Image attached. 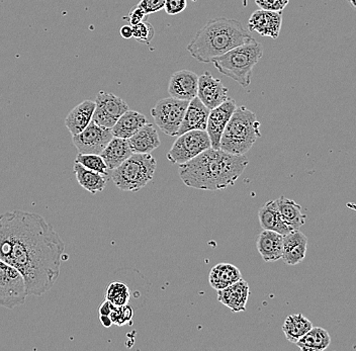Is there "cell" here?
Segmentation results:
<instances>
[{
    "mask_svg": "<svg viewBox=\"0 0 356 351\" xmlns=\"http://www.w3.org/2000/svg\"><path fill=\"white\" fill-rule=\"evenodd\" d=\"M147 14H145L144 10L142 8L136 6V8H132L131 12L128 14L127 21L131 23L132 25H138V23H142L146 19Z\"/></svg>",
    "mask_w": 356,
    "mask_h": 351,
    "instance_id": "cell-37",
    "label": "cell"
},
{
    "mask_svg": "<svg viewBox=\"0 0 356 351\" xmlns=\"http://www.w3.org/2000/svg\"><path fill=\"white\" fill-rule=\"evenodd\" d=\"M128 140L132 151L135 154H151L161 144L158 132L154 125L148 123L143 125L135 135Z\"/></svg>",
    "mask_w": 356,
    "mask_h": 351,
    "instance_id": "cell-21",
    "label": "cell"
},
{
    "mask_svg": "<svg viewBox=\"0 0 356 351\" xmlns=\"http://www.w3.org/2000/svg\"><path fill=\"white\" fill-rule=\"evenodd\" d=\"M114 304L110 303V301L106 300L104 303H102L99 307V316H110L112 309H114Z\"/></svg>",
    "mask_w": 356,
    "mask_h": 351,
    "instance_id": "cell-38",
    "label": "cell"
},
{
    "mask_svg": "<svg viewBox=\"0 0 356 351\" xmlns=\"http://www.w3.org/2000/svg\"><path fill=\"white\" fill-rule=\"evenodd\" d=\"M296 344L302 351H323L331 344V336L321 327H313Z\"/></svg>",
    "mask_w": 356,
    "mask_h": 351,
    "instance_id": "cell-28",
    "label": "cell"
},
{
    "mask_svg": "<svg viewBox=\"0 0 356 351\" xmlns=\"http://www.w3.org/2000/svg\"><path fill=\"white\" fill-rule=\"evenodd\" d=\"M65 244L40 215L16 210L0 215V258L21 272L27 295L40 297L58 280Z\"/></svg>",
    "mask_w": 356,
    "mask_h": 351,
    "instance_id": "cell-1",
    "label": "cell"
},
{
    "mask_svg": "<svg viewBox=\"0 0 356 351\" xmlns=\"http://www.w3.org/2000/svg\"><path fill=\"white\" fill-rule=\"evenodd\" d=\"M133 154V151L130 147L129 140L114 137L100 156L104 158L110 171H112L118 168L119 165H123Z\"/></svg>",
    "mask_w": 356,
    "mask_h": 351,
    "instance_id": "cell-22",
    "label": "cell"
},
{
    "mask_svg": "<svg viewBox=\"0 0 356 351\" xmlns=\"http://www.w3.org/2000/svg\"><path fill=\"white\" fill-rule=\"evenodd\" d=\"M112 138L114 134L112 129L102 127L93 121L84 131L78 135L72 136V141L78 153L100 155Z\"/></svg>",
    "mask_w": 356,
    "mask_h": 351,
    "instance_id": "cell-11",
    "label": "cell"
},
{
    "mask_svg": "<svg viewBox=\"0 0 356 351\" xmlns=\"http://www.w3.org/2000/svg\"><path fill=\"white\" fill-rule=\"evenodd\" d=\"M308 250V237L300 230H294L283 236V263L287 265H297L304 261Z\"/></svg>",
    "mask_w": 356,
    "mask_h": 351,
    "instance_id": "cell-16",
    "label": "cell"
},
{
    "mask_svg": "<svg viewBox=\"0 0 356 351\" xmlns=\"http://www.w3.org/2000/svg\"><path fill=\"white\" fill-rule=\"evenodd\" d=\"M119 34L123 39H131V38H133V27L132 25H123V27H121Z\"/></svg>",
    "mask_w": 356,
    "mask_h": 351,
    "instance_id": "cell-39",
    "label": "cell"
},
{
    "mask_svg": "<svg viewBox=\"0 0 356 351\" xmlns=\"http://www.w3.org/2000/svg\"><path fill=\"white\" fill-rule=\"evenodd\" d=\"M242 280L240 269L231 263H219L211 269L209 282L216 291L228 288Z\"/></svg>",
    "mask_w": 356,
    "mask_h": 351,
    "instance_id": "cell-24",
    "label": "cell"
},
{
    "mask_svg": "<svg viewBox=\"0 0 356 351\" xmlns=\"http://www.w3.org/2000/svg\"><path fill=\"white\" fill-rule=\"evenodd\" d=\"M130 297H131V293H130L129 287L123 282H112L106 289V300L114 304L117 307L127 305L129 303Z\"/></svg>",
    "mask_w": 356,
    "mask_h": 351,
    "instance_id": "cell-30",
    "label": "cell"
},
{
    "mask_svg": "<svg viewBox=\"0 0 356 351\" xmlns=\"http://www.w3.org/2000/svg\"><path fill=\"white\" fill-rule=\"evenodd\" d=\"M147 123L148 122L144 114L136 112V110H129L119 119L117 124L112 127V134H114V137L130 139Z\"/></svg>",
    "mask_w": 356,
    "mask_h": 351,
    "instance_id": "cell-25",
    "label": "cell"
},
{
    "mask_svg": "<svg viewBox=\"0 0 356 351\" xmlns=\"http://www.w3.org/2000/svg\"><path fill=\"white\" fill-rule=\"evenodd\" d=\"M166 0H141L139 2V8L144 10L145 14H155V12H161L165 8Z\"/></svg>",
    "mask_w": 356,
    "mask_h": 351,
    "instance_id": "cell-35",
    "label": "cell"
},
{
    "mask_svg": "<svg viewBox=\"0 0 356 351\" xmlns=\"http://www.w3.org/2000/svg\"><path fill=\"white\" fill-rule=\"evenodd\" d=\"M348 2L351 3V5L356 10V0H348Z\"/></svg>",
    "mask_w": 356,
    "mask_h": 351,
    "instance_id": "cell-40",
    "label": "cell"
},
{
    "mask_svg": "<svg viewBox=\"0 0 356 351\" xmlns=\"http://www.w3.org/2000/svg\"><path fill=\"white\" fill-rule=\"evenodd\" d=\"M237 108L235 99H228L225 103L211 110L206 132L212 142V148L221 149V140L228 123Z\"/></svg>",
    "mask_w": 356,
    "mask_h": 351,
    "instance_id": "cell-13",
    "label": "cell"
},
{
    "mask_svg": "<svg viewBox=\"0 0 356 351\" xmlns=\"http://www.w3.org/2000/svg\"><path fill=\"white\" fill-rule=\"evenodd\" d=\"M258 219L260 226L263 230H272L283 236L292 232L291 228L287 226L281 218L276 201H270L264 204L258 210Z\"/></svg>",
    "mask_w": 356,
    "mask_h": 351,
    "instance_id": "cell-23",
    "label": "cell"
},
{
    "mask_svg": "<svg viewBox=\"0 0 356 351\" xmlns=\"http://www.w3.org/2000/svg\"><path fill=\"white\" fill-rule=\"evenodd\" d=\"M75 162L80 163V165L88 168V169L93 170V171L104 174V176H108V173H110L108 165H106L104 158L100 155L78 153Z\"/></svg>",
    "mask_w": 356,
    "mask_h": 351,
    "instance_id": "cell-31",
    "label": "cell"
},
{
    "mask_svg": "<svg viewBox=\"0 0 356 351\" xmlns=\"http://www.w3.org/2000/svg\"><path fill=\"white\" fill-rule=\"evenodd\" d=\"M187 6V0H166L164 10L169 16H176L181 14Z\"/></svg>",
    "mask_w": 356,
    "mask_h": 351,
    "instance_id": "cell-36",
    "label": "cell"
},
{
    "mask_svg": "<svg viewBox=\"0 0 356 351\" xmlns=\"http://www.w3.org/2000/svg\"><path fill=\"white\" fill-rule=\"evenodd\" d=\"M157 162L151 154L134 153L123 165L112 170V182L123 191H139L152 182Z\"/></svg>",
    "mask_w": 356,
    "mask_h": 351,
    "instance_id": "cell-6",
    "label": "cell"
},
{
    "mask_svg": "<svg viewBox=\"0 0 356 351\" xmlns=\"http://www.w3.org/2000/svg\"><path fill=\"white\" fill-rule=\"evenodd\" d=\"M198 78L200 76L195 72L179 70L170 77L168 93L174 99L193 101L198 97Z\"/></svg>",
    "mask_w": 356,
    "mask_h": 351,
    "instance_id": "cell-15",
    "label": "cell"
},
{
    "mask_svg": "<svg viewBox=\"0 0 356 351\" xmlns=\"http://www.w3.org/2000/svg\"><path fill=\"white\" fill-rule=\"evenodd\" d=\"M249 165L245 155H234L222 149L210 148L179 165L183 184L202 191H224L234 186Z\"/></svg>",
    "mask_w": 356,
    "mask_h": 351,
    "instance_id": "cell-2",
    "label": "cell"
},
{
    "mask_svg": "<svg viewBox=\"0 0 356 351\" xmlns=\"http://www.w3.org/2000/svg\"><path fill=\"white\" fill-rule=\"evenodd\" d=\"M283 25V12H270L259 8L251 14L248 21L249 31L259 34L261 37L276 40Z\"/></svg>",
    "mask_w": 356,
    "mask_h": 351,
    "instance_id": "cell-14",
    "label": "cell"
},
{
    "mask_svg": "<svg viewBox=\"0 0 356 351\" xmlns=\"http://www.w3.org/2000/svg\"><path fill=\"white\" fill-rule=\"evenodd\" d=\"M210 112L211 110H209L198 97L189 101L178 136L195 130L206 131Z\"/></svg>",
    "mask_w": 356,
    "mask_h": 351,
    "instance_id": "cell-18",
    "label": "cell"
},
{
    "mask_svg": "<svg viewBox=\"0 0 356 351\" xmlns=\"http://www.w3.org/2000/svg\"><path fill=\"white\" fill-rule=\"evenodd\" d=\"M263 52L262 45L253 39L214 59L212 63L219 73L247 88L251 83L253 68L263 56Z\"/></svg>",
    "mask_w": 356,
    "mask_h": 351,
    "instance_id": "cell-5",
    "label": "cell"
},
{
    "mask_svg": "<svg viewBox=\"0 0 356 351\" xmlns=\"http://www.w3.org/2000/svg\"><path fill=\"white\" fill-rule=\"evenodd\" d=\"M312 322L302 314L289 315L283 325L285 337L292 343H297L298 340L313 328Z\"/></svg>",
    "mask_w": 356,
    "mask_h": 351,
    "instance_id": "cell-29",
    "label": "cell"
},
{
    "mask_svg": "<svg viewBox=\"0 0 356 351\" xmlns=\"http://www.w3.org/2000/svg\"><path fill=\"white\" fill-rule=\"evenodd\" d=\"M257 246L264 263H274L283 257V235L272 230H263L258 236Z\"/></svg>",
    "mask_w": 356,
    "mask_h": 351,
    "instance_id": "cell-19",
    "label": "cell"
},
{
    "mask_svg": "<svg viewBox=\"0 0 356 351\" xmlns=\"http://www.w3.org/2000/svg\"><path fill=\"white\" fill-rule=\"evenodd\" d=\"M95 101L86 99L76 106L71 112L68 114L65 120V125L69 130L72 136L78 135L81 132L86 129L87 125L93 122V114L95 110Z\"/></svg>",
    "mask_w": 356,
    "mask_h": 351,
    "instance_id": "cell-20",
    "label": "cell"
},
{
    "mask_svg": "<svg viewBox=\"0 0 356 351\" xmlns=\"http://www.w3.org/2000/svg\"><path fill=\"white\" fill-rule=\"evenodd\" d=\"M27 297V286L21 272L0 258V307L8 310L20 307Z\"/></svg>",
    "mask_w": 356,
    "mask_h": 351,
    "instance_id": "cell-7",
    "label": "cell"
},
{
    "mask_svg": "<svg viewBox=\"0 0 356 351\" xmlns=\"http://www.w3.org/2000/svg\"><path fill=\"white\" fill-rule=\"evenodd\" d=\"M229 90L221 80L215 78L209 71L204 72L198 78V97L209 108L214 110L229 99Z\"/></svg>",
    "mask_w": 356,
    "mask_h": 351,
    "instance_id": "cell-12",
    "label": "cell"
},
{
    "mask_svg": "<svg viewBox=\"0 0 356 351\" xmlns=\"http://www.w3.org/2000/svg\"><path fill=\"white\" fill-rule=\"evenodd\" d=\"M133 27V38L142 44H149L154 39V27L148 21H142Z\"/></svg>",
    "mask_w": 356,
    "mask_h": 351,
    "instance_id": "cell-33",
    "label": "cell"
},
{
    "mask_svg": "<svg viewBox=\"0 0 356 351\" xmlns=\"http://www.w3.org/2000/svg\"><path fill=\"white\" fill-rule=\"evenodd\" d=\"M253 38L233 19L217 18L209 21L198 29L187 46L191 57L202 63H212L214 59L252 41Z\"/></svg>",
    "mask_w": 356,
    "mask_h": 351,
    "instance_id": "cell-3",
    "label": "cell"
},
{
    "mask_svg": "<svg viewBox=\"0 0 356 351\" xmlns=\"http://www.w3.org/2000/svg\"><path fill=\"white\" fill-rule=\"evenodd\" d=\"M210 148L212 142L208 132L195 130L178 136L166 158L174 165H185Z\"/></svg>",
    "mask_w": 356,
    "mask_h": 351,
    "instance_id": "cell-8",
    "label": "cell"
},
{
    "mask_svg": "<svg viewBox=\"0 0 356 351\" xmlns=\"http://www.w3.org/2000/svg\"><path fill=\"white\" fill-rule=\"evenodd\" d=\"M281 218L285 221V224L294 230H300V227L304 226L307 221V216L302 213V207L296 203L293 199L281 197L276 199Z\"/></svg>",
    "mask_w": 356,
    "mask_h": 351,
    "instance_id": "cell-27",
    "label": "cell"
},
{
    "mask_svg": "<svg viewBox=\"0 0 356 351\" xmlns=\"http://www.w3.org/2000/svg\"><path fill=\"white\" fill-rule=\"evenodd\" d=\"M189 101L168 97L160 99L151 110L155 124L166 135L176 137L185 118Z\"/></svg>",
    "mask_w": 356,
    "mask_h": 351,
    "instance_id": "cell-9",
    "label": "cell"
},
{
    "mask_svg": "<svg viewBox=\"0 0 356 351\" xmlns=\"http://www.w3.org/2000/svg\"><path fill=\"white\" fill-rule=\"evenodd\" d=\"M250 295L246 280H240L232 286L218 291V301L233 313L244 312Z\"/></svg>",
    "mask_w": 356,
    "mask_h": 351,
    "instance_id": "cell-17",
    "label": "cell"
},
{
    "mask_svg": "<svg viewBox=\"0 0 356 351\" xmlns=\"http://www.w3.org/2000/svg\"><path fill=\"white\" fill-rule=\"evenodd\" d=\"M261 137L257 114L246 106H237L221 140V149L234 155H245Z\"/></svg>",
    "mask_w": 356,
    "mask_h": 351,
    "instance_id": "cell-4",
    "label": "cell"
},
{
    "mask_svg": "<svg viewBox=\"0 0 356 351\" xmlns=\"http://www.w3.org/2000/svg\"><path fill=\"white\" fill-rule=\"evenodd\" d=\"M95 104L93 122L108 129H112L119 119L129 110V106L123 99L104 90L97 95Z\"/></svg>",
    "mask_w": 356,
    "mask_h": 351,
    "instance_id": "cell-10",
    "label": "cell"
},
{
    "mask_svg": "<svg viewBox=\"0 0 356 351\" xmlns=\"http://www.w3.org/2000/svg\"><path fill=\"white\" fill-rule=\"evenodd\" d=\"M73 170L78 184L89 193L95 195L106 189V184H108V176L93 171V170L88 169L76 162H74Z\"/></svg>",
    "mask_w": 356,
    "mask_h": 351,
    "instance_id": "cell-26",
    "label": "cell"
},
{
    "mask_svg": "<svg viewBox=\"0 0 356 351\" xmlns=\"http://www.w3.org/2000/svg\"><path fill=\"white\" fill-rule=\"evenodd\" d=\"M110 317L112 324L117 325V326H123V325L129 324L133 320L134 310L128 304L125 306H121V307L115 306Z\"/></svg>",
    "mask_w": 356,
    "mask_h": 351,
    "instance_id": "cell-32",
    "label": "cell"
},
{
    "mask_svg": "<svg viewBox=\"0 0 356 351\" xmlns=\"http://www.w3.org/2000/svg\"><path fill=\"white\" fill-rule=\"evenodd\" d=\"M289 2V0H255V3L261 10L278 12H283L287 8Z\"/></svg>",
    "mask_w": 356,
    "mask_h": 351,
    "instance_id": "cell-34",
    "label": "cell"
}]
</instances>
